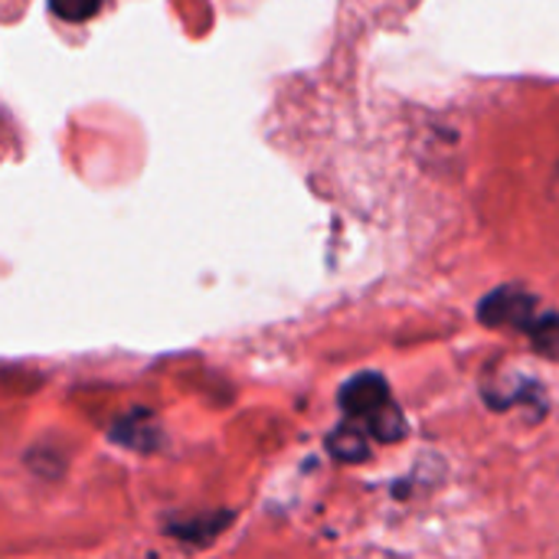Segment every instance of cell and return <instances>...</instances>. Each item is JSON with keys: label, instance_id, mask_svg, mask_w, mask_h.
Wrapping results in <instances>:
<instances>
[{"label": "cell", "instance_id": "3", "mask_svg": "<svg viewBox=\"0 0 559 559\" xmlns=\"http://www.w3.org/2000/svg\"><path fill=\"white\" fill-rule=\"evenodd\" d=\"M328 452L337 459V462H347V465H357L370 455V442H367V432L357 426V419L337 426L331 436H328Z\"/></svg>", "mask_w": 559, "mask_h": 559}, {"label": "cell", "instance_id": "4", "mask_svg": "<svg viewBox=\"0 0 559 559\" xmlns=\"http://www.w3.org/2000/svg\"><path fill=\"white\" fill-rule=\"evenodd\" d=\"M531 341H534V350L559 360V314H540L534 324H531Z\"/></svg>", "mask_w": 559, "mask_h": 559}, {"label": "cell", "instance_id": "1", "mask_svg": "<svg viewBox=\"0 0 559 559\" xmlns=\"http://www.w3.org/2000/svg\"><path fill=\"white\" fill-rule=\"evenodd\" d=\"M478 318H481L488 328H521V331H531V324H534L540 314H537L534 295H527V292H521V288H498V292H491V295L481 301Z\"/></svg>", "mask_w": 559, "mask_h": 559}, {"label": "cell", "instance_id": "2", "mask_svg": "<svg viewBox=\"0 0 559 559\" xmlns=\"http://www.w3.org/2000/svg\"><path fill=\"white\" fill-rule=\"evenodd\" d=\"M390 406V386L380 373H357L341 386V409L347 419H373L380 409Z\"/></svg>", "mask_w": 559, "mask_h": 559}, {"label": "cell", "instance_id": "5", "mask_svg": "<svg viewBox=\"0 0 559 559\" xmlns=\"http://www.w3.org/2000/svg\"><path fill=\"white\" fill-rule=\"evenodd\" d=\"M403 416H400V409L390 403L386 409H380L373 419H370V432L380 439V442H393V439H403Z\"/></svg>", "mask_w": 559, "mask_h": 559}, {"label": "cell", "instance_id": "6", "mask_svg": "<svg viewBox=\"0 0 559 559\" xmlns=\"http://www.w3.org/2000/svg\"><path fill=\"white\" fill-rule=\"evenodd\" d=\"M98 7H102V0H49V10L66 23H82V20L95 16Z\"/></svg>", "mask_w": 559, "mask_h": 559}]
</instances>
